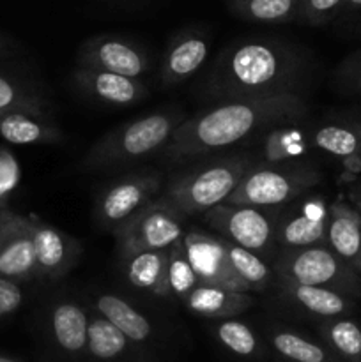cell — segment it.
<instances>
[{"mask_svg":"<svg viewBox=\"0 0 361 362\" xmlns=\"http://www.w3.org/2000/svg\"><path fill=\"white\" fill-rule=\"evenodd\" d=\"M343 0H299L297 20L308 25H324L342 11Z\"/></svg>","mask_w":361,"mask_h":362,"instance_id":"836d02e7","label":"cell"},{"mask_svg":"<svg viewBox=\"0 0 361 362\" xmlns=\"http://www.w3.org/2000/svg\"><path fill=\"white\" fill-rule=\"evenodd\" d=\"M21 180V168L16 156L6 147H0V209L6 207Z\"/></svg>","mask_w":361,"mask_h":362,"instance_id":"e575fe53","label":"cell"},{"mask_svg":"<svg viewBox=\"0 0 361 362\" xmlns=\"http://www.w3.org/2000/svg\"><path fill=\"white\" fill-rule=\"evenodd\" d=\"M229 9L251 23H289L297 20L299 0H227Z\"/></svg>","mask_w":361,"mask_h":362,"instance_id":"f1b7e54d","label":"cell"},{"mask_svg":"<svg viewBox=\"0 0 361 362\" xmlns=\"http://www.w3.org/2000/svg\"><path fill=\"white\" fill-rule=\"evenodd\" d=\"M276 279L335 290L353 299L361 297V274L329 246L282 250L273 262Z\"/></svg>","mask_w":361,"mask_h":362,"instance_id":"8992f818","label":"cell"},{"mask_svg":"<svg viewBox=\"0 0 361 362\" xmlns=\"http://www.w3.org/2000/svg\"><path fill=\"white\" fill-rule=\"evenodd\" d=\"M4 49H6V45H4V39L0 37V55H2V53H4Z\"/></svg>","mask_w":361,"mask_h":362,"instance_id":"60d3db41","label":"cell"},{"mask_svg":"<svg viewBox=\"0 0 361 362\" xmlns=\"http://www.w3.org/2000/svg\"><path fill=\"white\" fill-rule=\"evenodd\" d=\"M276 285H278V292L283 299L289 300L292 306L299 308L304 313L321 318V320L350 317L357 308L356 299L335 292V290L297 285V283L282 281V279H276Z\"/></svg>","mask_w":361,"mask_h":362,"instance_id":"ac0fdd59","label":"cell"},{"mask_svg":"<svg viewBox=\"0 0 361 362\" xmlns=\"http://www.w3.org/2000/svg\"><path fill=\"white\" fill-rule=\"evenodd\" d=\"M328 223L329 209L315 198L296 211L280 212L275 240L282 250L328 246Z\"/></svg>","mask_w":361,"mask_h":362,"instance_id":"9a60e30c","label":"cell"},{"mask_svg":"<svg viewBox=\"0 0 361 362\" xmlns=\"http://www.w3.org/2000/svg\"><path fill=\"white\" fill-rule=\"evenodd\" d=\"M319 334L333 354L347 362H361V325L349 317L319 324Z\"/></svg>","mask_w":361,"mask_h":362,"instance_id":"83f0119b","label":"cell"},{"mask_svg":"<svg viewBox=\"0 0 361 362\" xmlns=\"http://www.w3.org/2000/svg\"><path fill=\"white\" fill-rule=\"evenodd\" d=\"M71 81L88 99L110 108L133 106L149 95L147 85L140 78L87 69V67H76L71 74Z\"/></svg>","mask_w":361,"mask_h":362,"instance_id":"2e32d148","label":"cell"},{"mask_svg":"<svg viewBox=\"0 0 361 362\" xmlns=\"http://www.w3.org/2000/svg\"><path fill=\"white\" fill-rule=\"evenodd\" d=\"M251 163L244 151L191 161L166 180L161 197L184 216H202L232 197Z\"/></svg>","mask_w":361,"mask_h":362,"instance_id":"277c9868","label":"cell"},{"mask_svg":"<svg viewBox=\"0 0 361 362\" xmlns=\"http://www.w3.org/2000/svg\"><path fill=\"white\" fill-rule=\"evenodd\" d=\"M163 186V175L158 172H131L112 180L96 197V223L113 233L154 202Z\"/></svg>","mask_w":361,"mask_h":362,"instance_id":"9c48e42d","label":"cell"},{"mask_svg":"<svg viewBox=\"0 0 361 362\" xmlns=\"http://www.w3.org/2000/svg\"><path fill=\"white\" fill-rule=\"evenodd\" d=\"M361 13V0H343L340 14H356Z\"/></svg>","mask_w":361,"mask_h":362,"instance_id":"74e56055","label":"cell"},{"mask_svg":"<svg viewBox=\"0 0 361 362\" xmlns=\"http://www.w3.org/2000/svg\"><path fill=\"white\" fill-rule=\"evenodd\" d=\"M23 303V290L18 281L0 276V318L16 313Z\"/></svg>","mask_w":361,"mask_h":362,"instance_id":"8d00e7d4","label":"cell"},{"mask_svg":"<svg viewBox=\"0 0 361 362\" xmlns=\"http://www.w3.org/2000/svg\"><path fill=\"white\" fill-rule=\"evenodd\" d=\"M354 129H356L357 133V138H360V144H361V124H356V126H353Z\"/></svg>","mask_w":361,"mask_h":362,"instance_id":"f35d334b","label":"cell"},{"mask_svg":"<svg viewBox=\"0 0 361 362\" xmlns=\"http://www.w3.org/2000/svg\"><path fill=\"white\" fill-rule=\"evenodd\" d=\"M269 343L278 356L289 362H333L335 356L326 346L311 341L292 329L273 327L269 331Z\"/></svg>","mask_w":361,"mask_h":362,"instance_id":"4316f807","label":"cell"},{"mask_svg":"<svg viewBox=\"0 0 361 362\" xmlns=\"http://www.w3.org/2000/svg\"><path fill=\"white\" fill-rule=\"evenodd\" d=\"M311 147L338 159L350 172H361V144L353 126L324 124L310 131Z\"/></svg>","mask_w":361,"mask_h":362,"instance_id":"d4e9b609","label":"cell"},{"mask_svg":"<svg viewBox=\"0 0 361 362\" xmlns=\"http://www.w3.org/2000/svg\"><path fill=\"white\" fill-rule=\"evenodd\" d=\"M280 209L222 204L202 214L204 223L227 243L265 257L275 250Z\"/></svg>","mask_w":361,"mask_h":362,"instance_id":"52a82bcc","label":"cell"},{"mask_svg":"<svg viewBox=\"0 0 361 362\" xmlns=\"http://www.w3.org/2000/svg\"><path fill=\"white\" fill-rule=\"evenodd\" d=\"M227 251H229V258L234 272L243 281L248 292H262V290L269 288L276 281L273 267L260 255L230 243H227Z\"/></svg>","mask_w":361,"mask_h":362,"instance_id":"f546056e","label":"cell"},{"mask_svg":"<svg viewBox=\"0 0 361 362\" xmlns=\"http://www.w3.org/2000/svg\"><path fill=\"white\" fill-rule=\"evenodd\" d=\"M186 216L166 198L158 197L113 232L119 255L131 251H166L184 237Z\"/></svg>","mask_w":361,"mask_h":362,"instance_id":"ba28073f","label":"cell"},{"mask_svg":"<svg viewBox=\"0 0 361 362\" xmlns=\"http://www.w3.org/2000/svg\"><path fill=\"white\" fill-rule=\"evenodd\" d=\"M88 311L74 300H59L50 310V331L53 341L66 354L87 352Z\"/></svg>","mask_w":361,"mask_h":362,"instance_id":"7402d4cb","label":"cell"},{"mask_svg":"<svg viewBox=\"0 0 361 362\" xmlns=\"http://www.w3.org/2000/svg\"><path fill=\"white\" fill-rule=\"evenodd\" d=\"M0 362H16V361L11 359V357H7V356H2V354H0Z\"/></svg>","mask_w":361,"mask_h":362,"instance_id":"ab89813d","label":"cell"},{"mask_svg":"<svg viewBox=\"0 0 361 362\" xmlns=\"http://www.w3.org/2000/svg\"><path fill=\"white\" fill-rule=\"evenodd\" d=\"M0 276L18 283L38 276L27 218L7 207L0 209Z\"/></svg>","mask_w":361,"mask_h":362,"instance_id":"5bb4252c","label":"cell"},{"mask_svg":"<svg viewBox=\"0 0 361 362\" xmlns=\"http://www.w3.org/2000/svg\"><path fill=\"white\" fill-rule=\"evenodd\" d=\"M211 41L204 32L184 30L177 34L163 53L159 80L165 88L179 87L200 71L209 57Z\"/></svg>","mask_w":361,"mask_h":362,"instance_id":"e0dca14e","label":"cell"},{"mask_svg":"<svg viewBox=\"0 0 361 362\" xmlns=\"http://www.w3.org/2000/svg\"><path fill=\"white\" fill-rule=\"evenodd\" d=\"M335 83L343 94L361 98V48L357 52L350 53L336 67Z\"/></svg>","mask_w":361,"mask_h":362,"instance_id":"d590c367","label":"cell"},{"mask_svg":"<svg viewBox=\"0 0 361 362\" xmlns=\"http://www.w3.org/2000/svg\"><path fill=\"white\" fill-rule=\"evenodd\" d=\"M183 304L198 317L225 320V318H234L250 310L255 304V299L250 292L198 285Z\"/></svg>","mask_w":361,"mask_h":362,"instance_id":"44dd1931","label":"cell"},{"mask_svg":"<svg viewBox=\"0 0 361 362\" xmlns=\"http://www.w3.org/2000/svg\"><path fill=\"white\" fill-rule=\"evenodd\" d=\"M27 223L34 240L39 278L57 281L76 267L81 257V244L74 237L35 216H28Z\"/></svg>","mask_w":361,"mask_h":362,"instance_id":"4fadbf2b","label":"cell"},{"mask_svg":"<svg viewBox=\"0 0 361 362\" xmlns=\"http://www.w3.org/2000/svg\"><path fill=\"white\" fill-rule=\"evenodd\" d=\"M214 334L216 339L234 356L251 359L260 354V339L246 322L236 318L218 320L214 325Z\"/></svg>","mask_w":361,"mask_h":362,"instance_id":"1f68e13d","label":"cell"},{"mask_svg":"<svg viewBox=\"0 0 361 362\" xmlns=\"http://www.w3.org/2000/svg\"><path fill=\"white\" fill-rule=\"evenodd\" d=\"M183 243L200 285L248 292L234 272L225 239L216 233H207L205 230L190 228L184 233Z\"/></svg>","mask_w":361,"mask_h":362,"instance_id":"7c38bea8","label":"cell"},{"mask_svg":"<svg viewBox=\"0 0 361 362\" xmlns=\"http://www.w3.org/2000/svg\"><path fill=\"white\" fill-rule=\"evenodd\" d=\"M92 310L105 317L108 322H112L133 345L147 343L154 334V329H152L149 318L117 293H99L94 299Z\"/></svg>","mask_w":361,"mask_h":362,"instance_id":"cb8c5ba5","label":"cell"},{"mask_svg":"<svg viewBox=\"0 0 361 362\" xmlns=\"http://www.w3.org/2000/svg\"><path fill=\"white\" fill-rule=\"evenodd\" d=\"M186 120L183 108H163L131 119L103 134L80 163L85 172H108L161 154L177 127Z\"/></svg>","mask_w":361,"mask_h":362,"instance_id":"3957f363","label":"cell"},{"mask_svg":"<svg viewBox=\"0 0 361 362\" xmlns=\"http://www.w3.org/2000/svg\"><path fill=\"white\" fill-rule=\"evenodd\" d=\"M328 246L361 274V212L336 202L329 207Z\"/></svg>","mask_w":361,"mask_h":362,"instance_id":"ffe728a7","label":"cell"},{"mask_svg":"<svg viewBox=\"0 0 361 362\" xmlns=\"http://www.w3.org/2000/svg\"><path fill=\"white\" fill-rule=\"evenodd\" d=\"M198 285L200 283L191 267L183 239L177 240L168 250V296L179 303H184Z\"/></svg>","mask_w":361,"mask_h":362,"instance_id":"d6a6232c","label":"cell"},{"mask_svg":"<svg viewBox=\"0 0 361 362\" xmlns=\"http://www.w3.org/2000/svg\"><path fill=\"white\" fill-rule=\"evenodd\" d=\"M133 343L112 324L96 313L88 311V329H87V354L94 359L103 362H112L126 356Z\"/></svg>","mask_w":361,"mask_h":362,"instance_id":"484cf974","label":"cell"},{"mask_svg":"<svg viewBox=\"0 0 361 362\" xmlns=\"http://www.w3.org/2000/svg\"><path fill=\"white\" fill-rule=\"evenodd\" d=\"M126 281L133 288L152 297L166 299L168 296V250L131 251L120 255Z\"/></svg>","mask_w":361,"mask_h":362,"instance_id":"d6986e66","label":"cell"},{"mask_svg":"<svg viewBox=\"0 0 361 362\" xmlns=\"http://www.w3.org/2000/svg\"><path fill=\"white\" fill-rule=\"evenodd\" d=\"M0 138L14 145H55L64 133L50 117L16 112L0 115Z\"/></svg>","mask_w":361,"mask_h":362,"instance_id":"603a6c76","label":"cell"},{"mask_svg":"<svg viewBox=\"0 0 361 362\" xmlns=\"http://www.w3.org/2000/svg\"><path fill=\"white\" fill-rule=\"evenodd\" d=\"M48 110V101L39 92L21 81L0 74V115L21 112L50 117Z\"/></svg>","mask_w":361,"mask_h":362,"instance_id":"4dcf8cb0","label":"cell"},{"mask_svg":"<svg viewBox=\"0 0 361 362\" xmlns=\"http://www.w3.org/2000/svg\"><path fill=\"white\" fill-rule=\"evenodd\" d=\"M321 170L310 159L280 166H262L251 163L237 189L225 204L282 209L321 184Z\"/></svg>","mask_w":361,"mask_h":362,"instance_id":"5b68a950","label":"cell"},{"mask_svg":"<svg viewBox=\"0 0 361 362\" xmlns=\"http://www.w3.org/2000/svg\"><path fill=\"white\" fill-rule=\"evenodd\" d=\"M76 67L106 71L142 80V76L151 69V59L137 42L120 35L101 34L88 37L80 46Z\"/></svg>","mask_w":361,"mask_h":362,"instance_id":"30bf717a","label":"cell"},{"mask_svg":"<svg viewBox=\"0 0 361 362\" xmlns=\"http://www.w3.org/2000/svg\"><path fill=\"white\" fill-rule=\"evenodd\" d=\"M310 62L297 46L276 37L230 42L212 64L204 90L212 103L299 94L308 85Z\"/></svg>","mask_w":361,"mask_h":362,"instance_id":"7a4b0ae2","label":"cell"},{"mask_svg":"<svg viewBox=\"0 0 361 362\" xmlns=\"http://www.w3.org/2000/svg\"><path fill=\"white\" fill-rule=\"evenodd\" d=\"M304 95L282 94L214 103L186 117L161 152L168 163H191L211 156L241 151L265 127L287 120H306Z\"/></svg>","mask_w":361,"mask_h":362,"instance_id":"6da1fadb","label":"cell"},{"mask_svg":"<svg viewBox=\"0 0 361 362\" xmlns=\"http://www.w3.org/2000/svg\"><path fill=\"white\" fill-rule=\"evenodd\" d=\"M304 120H287L273 124L243 145L241 151L251 156L253 165L280 166L289 163L308 161L311 152L310 129Z\"/></svg>","mask_w":361,"mask_h":362,"instance_id":"8fae6325","label":"cell"}]
</instances>
